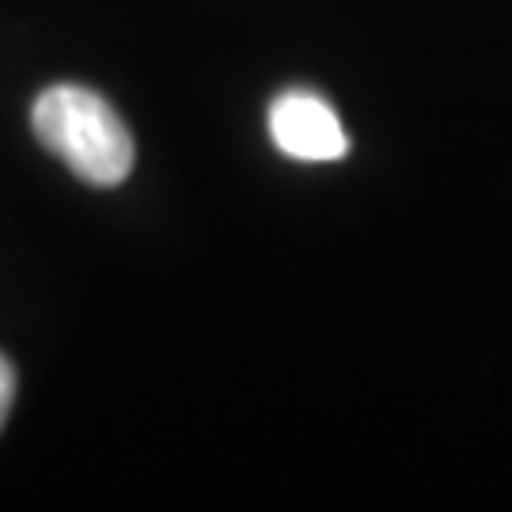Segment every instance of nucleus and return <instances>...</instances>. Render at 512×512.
Segmentation results:
<instances>
[{"label": "nucleus", "mask_w": 512, "mask_h": 512, "mask_svg": "<svg viewBox=\"0 0 512 512\" xmlns=\"http://www.w3.org/2000/svg\"><path fill=\"white\" fill-rule=\"evenodd\" d=\"M38 141L92 186H118L133 171V137L103 95L80 84H54L35 99Z\"/></svg>", "instance_id": "f257e3e1"}, {"label": "nucleus", "mask_w": 512, "mask_h": 512, "mask_svg": "<svg viewBox=\"0 0 512 512\" xmlns=\"http://www.w3.org/2000/svg\"><path fill=\"white\" fill-rule=\"evenodd\" d=\"M12 399H16V372L8 365V357H0V429L12 414Z\"/></svg>", "instance_id": "7ed1b4c3"}, {"label": "nucleus", "mask_w": 512, "mask_h": 512, "mask_svg": "<svg viewBox=\"0 0 512 512\" xmlns=\"http://www.w3.org/2000/svg\"><path fill=\"white\" fill-rule=\"evenodd\" d=\"M270 141L277 152L304 160V164H330L349 152V137L330 103L315 92H285L270 107Z\"/></svg>", "instance_id": "f03ea898"}]
</instances>
